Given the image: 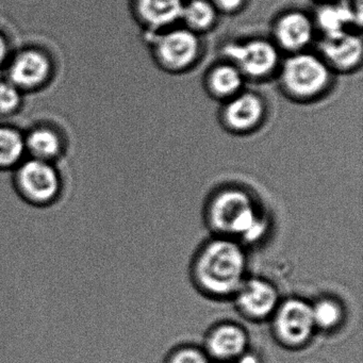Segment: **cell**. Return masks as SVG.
Instances as JSON below:
<instances>
[{"label": "cell", "instance_id": "6da1fadb", "mask_svg": "<svg viewBox=\"0 0 363 363\" xmlns=\"http://www.w3.org/2000/svg\"><path fill=\"white\" fill-rule=\"evenodd\" d=\"M244 267L243 252L239 246L228 241H216L203 250L197 272L205 288L226 294L239 288Z\"/></svg>", "mask_w": 363, "mask_h": 363}, {"label": "cell", "instance_id": "7a4b0ae2", "mask_svg": "<svg viewBox=\"0 0 363 363\" xmlns=\"http://www.w3.org/2000/svg\"><path fill=\"white\" fill-rule=\"evenodd\" d=\"M331 69L320 57L301 52L289 57L280 69V84L296 99H311L327 90Z\"/></svg>", "mask_w": 363, "mask_h": 363}, {"label": "cell", "instance_id": "3957f363", "mask_svg": "<svg viewBox=\"0 0 363 363\" xmlns=\"http://www.w3.org/2000/svg\"><path fill=\"white\" fill-rule=\"evenodd\" d=\"M211 218L220 230L242 235L248 241L259 239L265 231V223L241 192L229 191L220 195L212 206Z\"/></svg>", "mask_w": 363, "mask_h": 363}, {"label": "cell", "instance_id": "277c9868", "mask_svg": "<svg viewBox=\"0 0 363 363\" xmlns=\"http://www.w3.org/2000/svg\"><path fill=\"white\" fill-rule=\"evenodd\" d=\"M222 54L227 62L240 69L244 77L254 79L267 77L279 65V50L269 40L228 42L222 48Z\"/></svg>", "mask_w": 363, "mask_h": 363}, {"label": "cell", "instance_id": "5b68a950", "mask_svg": "<svg viewBox=\"0 0 363 363\" xmlns=\"http://www.w3.org/2000/svg\"><path fill=\"white\" fill-rule=\"evenodd\" d=\"M150 42L161 67L169 71L180 72L194 65L201 55L199 33L188 28H172L152 33Z\"/></svg>", "mask_w": 363, "mask_h": 363}, {"label": "cell", "instance_id": "8992f818", "mask_svg": "<svg viewBox=\"0 0 363 363\" xmlns=\"http://www.w3.org/2000/svg\"><path fill=\"white\" fill-rule=\"evenodd\" d=\"M18 184L23 194L35 203H48L60 189V180L54 167L39 159L22 165L18 173Z\"/></svg>", "mask_w": 363, "mask_h": 363}, {"label": "cell", "instance_id": "52a82bcc", "mask_svg": "<svg viewBox=\"0 0 363 363\" xmlns=\"http://www.w3.org/2000/svg\"><path fill=\"white\" fill-rule=\"evenodd\" d=\"M314 23L301 11H289L278 18L274 25V37L278 48L296 54L311 43Z\"/></svg>", "mask_w": 363, "mask_h": 363}, {"label": "cell", "instance_id": "ba28073f", "mask_svg": "<svg viewBox=\"0 0 363 363\" xmlns=\"http://www.w3.org/2000/svg\"><path fill=\"white\" fill-rule=\"evenodd\" d=\"M320 58L330 69L347 72L359 67L362 60V41L359 35L345 33L324 38L320 44Z\"/></svg>", "mask_w": 363, "mask_h": 363}, {"label": "cell", "instance_id": "9c48e42d", "mask_svg": "<svg viewBox=\"0 0 363 363\" xmlns=\"http://www.w3.org/2000/svg\"><path fill=\"white\" fill-rule=\"evenodd\" d=\"M265 113L264 101L254 92H240L228 99L223 120L228 128L247 131L260 124Z\"/></svg>", "mask_w": 363, "mask_h": 363}, {"label": "cell", "instance_id": "30bf717a", "mask_svg": "<svg viewBox=\"0 0 363 363\" xmlns=\"http://www.w3.org/2000/svg\"><path fill=\"white\" fill-rule=\"evenodd\" d=\"M276 324L280 337L292 345L307 341L315 325L312 308L301 301H289L284 303L278 313Z\"/></svg>", "mask_w": 363, "mask_h": 363}, {"label": "cell", "instance_id": "8fae6325", "mask_svg": "<svg viewBox=\"0 0 363 363\" xmlns=\"http://www.w3.org/2000/svg\"><path fill=\"white\" fill-rule=\"evenodd\" d=\"M184 0H135L138 14L150 33H159L182 21Z\"/></svg>", "mask_w": 363, "mask_h": 363}, {"label": "cell", "instance_id": "7c38bea8", "mask_svg": "<svg viewBox=\"0 0 363 363\" xmlns=\"http://www.w3.org/2000/svg\"><path fill=\"white\" fill-rule=\"evenodd\" d=\"M50 69V61L44 55L28 50L13 61L10 69V78L14 86L33 88L48 78Z\"/></svg>", "mask_w": 363, "mask_h": 363}, {"label": "cell", "instance_id": "4fadbf2b", "mask_svg": "<svg viewBox=\"0 0 363 363\" xmlns=\"http://www.w3.org/2000/svg\"><path fill=\"white\" fill-rule=\"evenodd\" d=\"M246 337L241 329L235 326H224L212 333L208 341L210 356L223 363L231 362L244 354Z\"/></svg>", "mask_w": 363, "mask_h": 363}, {"label": "cell", "instance_id": "5bb4252c", "mask_svg": "<svg viewBox=\"0 0 363 363\" xmlns=\"http://www.w3.org/2000/svg\"><path fill=\"white\" fill-rule=\"evenodd\" d=\"M240 303L250 315L264 316L273 311L277 294L269 284L260 280H252L240 293Z\"/></svg>", "mask_w": 363, "mask_h": 363}, {"label": "cell", "instance_id": "9a60e30c", "mask_svg": "<svg viewBox=\"0 0 363 363\" xmlns=\"http://www.w3.org/2000/svg\"><path fill=\"white\" fill-rule=\"evenodd\" d=\"M243 74L235 65L226 62L216 65L207 78L210 93L218 99H231L241 92L244 84Z\"/></svg>", "mask_w": 363, "mask_h": 363}, {"label": "cell", "instance_id": "2e32d148", "mask_svg": "<svg viewBox=\"0 0 363 363\" xmlns=\"http://www.w3.org/2000/svg\"><path fill=\"white\" fill-rule=\"evenodd\" d=\"M315 24L322 31L324 38L335 37L347 33L346 29L350 25L361 26L354 13L342 4L320 8L316 13Z\"/></svg>", "mask_w": 363, "mask_h": 363}, {"label": "cell", "instance_id": "e0dca14e", "mask_svg": "<svg viewBox=\"0 0 363 363\" xmlns=\"http://www.w3.org/2000/svg\"><path fill=\"white\" fill-rule=\"evenodd\" d=\"M218 10L211 0H189L184 3L182 21L186 28L199 33L208 30L216 24Z\"/></svg>", "mask_w": 363, "mask_h": 363}, {"label": "cell", "instance_id": "ac0fdd59", "mask_svg": "<svg viewBox=\"0 0 363 363\" xmlns=\"http://www.w3.org/2000/svg\"><path fill=\"white\" fill-rule=\"evenodd\" d=\"M25 145L35 158L43 161L58 155L61 148L58 135L54 131L44 128L33 131Z\"/></svg>", "mask_w": 363, "mask_h": 363}, {"label": "cell", "instance_id": "d6986e66", "mask_svg": "<svg viewBox=\"0 0 363 363\" xmlns=\"http://www.w3.org/2000/svg\"><path fill=\"white\" fill-rule=\"evenodd\" d=\"M25 150L22 135L7 127H0V167H9L16 164Z\"/></svg>", "mask_w": 363, "mask_h": 363}, {"label": "cell", "instance_id": "ffe728a7", "mask_svg": "<svg viewBox=\"0 0 363 363\" xmlns=\"http://www.w3.org/2000/svg\"><path fill=\"white\" fill-rule=\"evenodd\" d=\"M314 324L320 325L324 328L335 325L340 318V309L335 303L331 301H322L315 307L312 308Z\"/></svg>", "mask_w": 363, "mask_h": 363}, {"label": "cell", "instance_id": "44dd1931", "mask_svg": "<svg viewBox=\"0 0 363 363\" xmlns=\"http://www.w3.org/2000/svg\"><path fill=\"white\" fill-rule=\"evenodd\" d=\"M21 94L12 82H0V112L9 113L18 107Z\"/></svg>", "mask_w": 363, "mask_h": 363}, {"label": "cell", "instance_id": "7402d4cb", "mask_svg": "<svg viewBox=\"0 0 363 363\" xmlns=\"http://www.w3.org/2000/svg\"><path fill=\"white\" fill-rule=\"evenodd\" d=\"M167 363H210L205 352L196 348H182L176 350L167 359Z\"/></svg>", "mask_w": 363, "mask_h": 363}, {"label": "cell", "instance_id": "603a6c76", "mask_svg": "<svg viewBox=\"0 0 363 363\" xmlns=\"http://www.w3.org/2000/svg\"><path fill=\"white\" fill-rule=\"evenodd\" d=\"M218 11L233 13L238 11L245 3V0H211Z\"/></svg>", "mask_w": 363, "mask_h": 363}, {"label": "cell", "instance_id": "cb8c5ba5", "mask_svg": "<svg viewBox=\"0 0 363 363\" xmlns=\"http://www.w3.org/2000/svg\"><path fill=\"white\" fill-rule=\"evenodd\" d=\"M340 4L347 7L356 16L358 22L362 24V0H342Z\"/></svg>", "mask_w": 363, "mask_h": 363}, {"label": "cell", "instance_id": "d4e9b609", "mask_svg": "<svg viewBox=\"0 0 363 363\" xmlns=\"http://www.w3.org/2000/svg\"><path fill=\"white\" fill-rule=\"evenodd\" d=\"M235 363H259L258 359L252 354H242Z\"/></svg>", "mask_w": 363, "mask_h": 363}, {"label": "cell", "instance_id": "484cf974", "mask_svg": "<svg viewBox=\"0 0 363 363\" xmlns=\"http://www.w3.org/2000/svg\"><path fill=\"white\" fill-rule=\"evenodd\" d=\"M6 55H7V43H6L5 39L0 35V63L3 62Z\"/></svg>", "mask_w": 363, "mask_h": 363}, {"label": "cell", "instance_id": "4316f807", "mask_svg": "<svg viewBox=\"0 0 363 363\" xmlns=\"http://www.w3.org/2000/svg\"><path fill=\"white\" fill-rule=\"evenodd\" d=\"M227 363H233V362H227Z\"/></svg>", "mask_w": 363, "mask_h": 363}]
</instances>
